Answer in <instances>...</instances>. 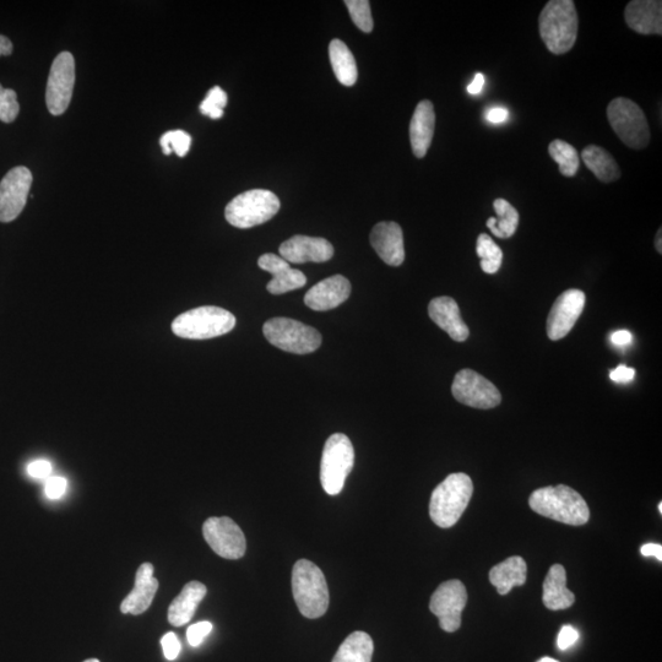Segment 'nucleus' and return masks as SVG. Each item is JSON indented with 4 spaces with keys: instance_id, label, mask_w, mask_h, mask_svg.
<instances>
[{
    "instance_id": "28",
    "label": "nucleus",
    "mask_w": 662,
    "mask_h": 662,
    "mask_svg": "<svg viewBox=\"0 0 662 662\" xmlns=\"http://www.w3.org/2000/svg\"><path fill=\"white\" fill-rule=\"evenodd\" d=\"M329 58L335 77L344 86H354L358 78L354 54L341 40H333L329 45Z\"/></svg>"
},
{
    "instance_id": "47",
    "label": "nucleus",
    "mask_w": 662,
    "mask_h": 662,
    "mask_svg": "<svg viewBox=\"0 0 662 662\" xmlns=\"http://www.w3.org/2000/svg\"><path fill=\"white\" fill-rule=\"evenodd\" d=\"M13 42L3 35H0V57L10 56L13 53Z\"/></svg>"
},
{
    "instance_id": "49",
    "label": "nucleus",
    "mask_w": 662,
    "mask_h": 662,
    "mask_svg": "<svg viewBox=\"0 0 662 662\" xmlns=\"http://www.w3.org/2000/svg\"><path fill=\"white\" fill-rule=\"evenodd\" d=\"M537 662H560V661H558L556 659L548 658V656H546V658H542Z\"/></svg>"
},
{
    "instance_id": "22",
    "label": "nucleus",
    "mask_w": 662,
    "mask_h": 662,
    "mask_svg": "<svg viewBox=\"0 0 662 662\" xmlns=\"http://www.w3.org/2000/svg\"><path fill=\"white\" fill-rule=\"evenodd\" d=\"M428 316L454 341L464 343L469 338L468 325L460 316L458 303L450 297H437L428 306Z\"/></svg>"
},
{
    "instance_id": "8",
    "label": "nucleus",
    "mask_w": 662,
    "mask_h": 662,
    "mask_svg": "<svg viewBox=\"0 0 662 662\" xmlns=\"http://www.w3.org/2000/svg\"><path fill=\"white\" fill-rule=\"evenodd\" d=\"M607 119L613 132L629 148L642 150L650 143L647 117L636 102L618 97L607 107Z\"/></svg>"
},
{
    "instance_id": "17",
    "label": "nucleus",
    "mask_w": 662,
    "mask_h": 662,
    "mask_svg": "<svg viewBox=\"0 0 662 662\" xmlns=\"http://www.w3.org/2000/svg\"><path fill=\"white\" fill-rule=\"evenodd\" d=\"M370 240L374 251L385 264L400 267L404 263V235L396 222H379L373 227Z\"/></svg>"
},
{
    "instance_id": "4",
    "label": "nucleus",
    "mask_w": 662,
    "mask_h": 662,
    "mask_svg": "<svg viewBox=\"0 0 662 662\" xmlns=\"http://www.w3.org/2000/svg\"><path fill=\"white\" fill-rule=\"evenodd\" d=\"M474 493V484L469 475L458 472L439 484L431 496L430 517L442 529L452 528L459 522L468 508Z\"/></svg>"
},
{
    "instance_id": "25",
    "label": "nucleus",
    "mask_w": 662,
    "mask_h": 662,
    "mask_svg": "<svg viewBox=\"0 0 662 662\" xmlns=\"http://www.w3.org/2000/svg\"><path fill=\"white\" fill-rule=\"evenodd\" d=\"M206 591V586L200 582L184 585L181 594L172 601L168 609V622L175 627H183L191 622L200 602L205 598Z\"/></svg>"
},
{
    "instance_id": "48",
    "label": "nucleus",
    "mask_w": 662,
    "mask_h": 662,
    "mask_svg": "<svg viewBox=\"0 0 662 662\" xmlns=\"http://www.w3.org/2000/svg\"><path fill=\"white\" fill-rule=\"evenodd\" d=\"M661 236H662V232H661V229H660L659 232H658V235H656V238H655V248H656V251L659 252V254L662 253Z\"/></svg>"
},
{
    "instance_id": "20",
    "label": "nucleus",
    "mask_w": 662,
    "mask_h": 662,
    "mask_svg": "<svg viewBox=\"0 0 662 662\" xmlns=\"http://www.w3.org/2000/svg\"><path fill=\"white\" fill-rule=\"evenodd\" d=\"M159 590V580L154 577V566L144 563L135 575V586L126 599L123 600L121 611L124 615L138 616L149 609Z\"/></svg>"
},
{
    "instance_id": "11",
    "label": "nucleus",
    "mask_w": 662,
    "mask_h": 662,
    "mask_svg": "<svg viewBox=\"0 0 662 662\" xmlns=\"http://www.w3.org/2000/svg\"><path fill=\"white\" fill-rule=\"evenodd\" d=\"M468 602V591L460 580H448L438 586L430 602V610L438 617L444 632H457L461 626V613Z\"/></svg>"
},
{
    "instance_id": "35",
    "label": "nucleus",
    "mask_w": 662,
    "mask_h": 662,
    "mask_svg": "<svg viewBox=\"0 0 662 662\" xmlns=\"http://www.w3.org/2000/svg\"><path fill=\"white\" fill-rule=\"evenodd\" d=\"M227 105V95L224 90L215 86L206 95L205 100L200 103V111L204 116L211 119H220L224 116V108Z\"/></svg>"
},
{
    "instance_id": "36",
    "label": "nucleus",
    "mask_w": 662,
    "mask_h": 662,
    "mask_svg": "<svg viewBox=\"0 0 662 662\" xmlns=\"http://www.w3.org/2000/svg\"><path fill=\"white\" fill-rule=\"evenodd\" d=\"M20 105L18 95L12 89H4L0 85V121L3 123H12L18 118Z\"/></svg>"
},
{
    "instance_id": "10",
    "label": "nucleus",
    "mask_w": 662,
    "mask_h": 662,
    "mask_svg": "<svg viewBox=\"0 0 662 662\" xmlns=\"http://www.w3.org/2000/svg\"><path fill=\"white\" fill-rule=\"evenodd\" d=\"M75 85V59L70 52L59 53L48 75L46 103L53 116L68 110Z\"/></svg>"
},
{
    "instance_id": "32",
    "label": "nucleus",
    "mask_w": 662,
    "mask_h": 662,
    "mask_svg": "<svg viewBox=\"0 0 662 662\" xmlns=\"http://www.w3.org/2000/svg\"><path fill=\"white\" fill-rule=\"evenodd\" d=\"M477 255L481 259V268L486 274H496L502 267L503 252L497 243L486 233L477 238Z\"/></svg>"
},
{
    "instance_id": "23",
    "label": "nucleus",
    "mask_w": 662,
    "mask_h": 662,
    "mask_svg": "<svg viewBox=\"0 0 662 662\" xmlns=\"http://www.w3.org/2000/svg\"><path fill=\"white\" fill-rule=\"evenodd\" d=\"M434 128H436V113L433 103L428 100L421 101L410 123L411 148L417 159H423L430 149Z\"/></svg>"
},
{
    "instance_id": "12",
    "label": "nucleus",
    "mask_w": 662,
    "mask_h": 662,
    "mask_svg": "<svg viewBox=\"0 0 662 662\" xmlns=\"http://www.w3.org/2000/svg\"><path fill=\"white\" fill-rule=\"evenodd\" d=\"M452 393L459 403L481 410L496 408L502 401L496 385L472 370H461L455 376Z\"/></svg>"
},
{
    "instance_id": "27",
    "label": "nucleus",
    "mask_w": 662,
    "mask_h": 662,
    "mask_svg": "<svg viewBox=\"0 0 662 662\" xmlns=\"http://www.w3.org/2000/svg\"><path fill=\"white\" fill-rule=\"evenodd\" d=\"M582 159L586 167L602 183H612L621 177V168L609 151L598 145H589L583 150Z\"/></svg>"
},
{
    "instance_id": "33",
    "label": "nucleus",
    "mask_w": 662,
    "mask_h": 662,
    "mask_svg": "<svg viewBox=\"0 0 662 662\" xmlns=\"http://www.w3.org/2000/svg\"><path fill=\"white\" fill-rule=\"evenodd\" d=\"M160 144L165 155L176 153L179 157H184L191 149L192 137L183 130H171V132L162 135Z\"/></svg>"
},
{
    "instance_id": "31",
    "label": "nucleus",
    "mask_w": 662,
    "mask_h": 662,
    "mask_svg": "<svg viewBox=\"0 0 662 662\" xmlns=\"http://www.w3.org/2000/svg\"><path fill=\"white\" fill-rule=\"evenodd\" d=\"M548 154L560 166L564 177H574L579 171L580 161L578 151L566 141L556 139L548 146Z\"/></svg>"
},
{
    "instance_id": "24",
    "label": "nucleus",
    "mask_w": 662,
    "mask_h": 662,
    "mask_svg": "<svg viewBox=\"0 0 662 662\" xmlns=\"http://www.w3.org/2000/svg\"><path fill=\"white\" fill-rule=\"evenodd\" d=\"M542 601L546 609L551 611L567 610L573 606L575 595L567 589V573L561 564H555L548 571Z\"/></svg>"
},
{
    "instance_id": "6",
    "label": "nucleus",
    "mask_w": 662,
    "mask_h": 662,
    "mask_svg": "<svg viewBox=\"0 0 662 662\" xmlns=\"http://www.w3.org/2000/svg\"><path fill=\"white\" fill-rule=\"evenodd\" d=\"M280 206V200L273 192L252 189L233 198L226 206L225 216L227 222L237 229H251L273 219Z\"/></svg>"
},
{
    "instance_id": "51",
    "label": "nucleus",
    "mask_w": 662,
    "mask_h": 662,
    "mask_svg": "<svg viewBox=\"0 0 662 662\" xmlns=\"http://www.w3.org/2000/svg\"><path fill=\"white\" fill-rule=\"evenodd\" d=\"M659 512H660V514H662V503L661 502L659 503Z\"/></svg>"
},
{
    "instance_id": "40",
    "label": "nucleus",
    "mask_w": 662,
    "mask_h": 662,
    "mask_svg": "<svg viewBox=\"0 0 662 662\" xmlns=\"http://www.w3.org/2000/svg\"><path fill=\"white\" fill-rule=\"evenodd\" d=\"M579 632L572 626H563L558 634L557 645L561 650H567L578 642Z\"/></svg>"
},
{
    "instance_id": "37",
    "label": "nucleus",
    "mask_w": 662,
    "mask_h": 662,
    "mask_svg": "<svg viewBox=\"0 0 662 662\" xmlns=\"http://www.w3.org/2000/svg\"><path fill=\"white\" fill-rule=\"evenodd\" d=\"M211 631H213V624L210 622L205 621L193 624L187 631L188 643L191 644V647H199Z\"/></svg>"
},
{
    "instance_id": "18",
    "label": "nucleus",
    "mask_w": 662,
    "mask_h": 662,
    "mask_svg": "<svg viewBox=\"0 0 662 662\" xmlns=\"http://www.w3.org/2000/svg\"><path fill=\"white\" fill-rule=\"evenodd\" d=\"M350 295V281L343 275H334L314 285L306 293L305 303L313 311L325 312L343 305Z\"/></svg>"
},
{
    "instance_id": "16",
    "label": "nucleus",
    "mask_w": 662,
    "mask_h": 662,
    "mask_svg": "<svg viewBox=\"0 0 662 662\" xmlns=\"http://www.w3.org/2000/svg\"><path fill=\"white\" fill-rule=\"evenodd\" d=\"M282 259L287 263H324L334 257V247L325 238L297 235L281 244Z\"/></svg>"
},
{
    "instance_id": "41",
    "label": "nucleus",
    "mask_w": 662,
    "mask_h": 662,
    "mask_svg": "<svg viewBox=\"0 0 662 662\" xmlns=\"http://www.w3.org/2000/svg\"><path fill=\"white\" fill-rule=\"evenodd\" d=\"M27 472L34 479H48L52 472V464L47 460H36L27 466Z\"/></svg>"
},
{
    "instance_id": "45",
    "label": "nucleus",
    "mask_w": 662,
    "mask_h": 662,
    "mask_svg": "<svg viewBox=\"0 0 662 662\" xmlns=\"http://www.w3.org/2000/svg\"><path fill=\"white\" fill-rule=\"evenodd\" d=\"M640 552L644 557H655L656 560L662 561V547L658 544H647L640 548Z\"/></svg>"
},
{
    "instance_id": "43",
    "label": "nucleus",
    "mask_w": 662,
    "mask_h": 662,
    "mask_svg": "<svg viewBox=\"0 0 662 662\" xmlns=\"http://www.w3.org/2000/svg\"><path fill=\"white\" fill-rule=\"evenodd\" d=\"M509 112L504 107H493L486 113V119L493 124H501L507 121Z\"/></svg>"
},
{
    "instance_id": "19",
    "label": "nucleus",
    "mask_w": 662,
    "mask_h": 662,
    "mask_svg": "<svg viewBox=\"0 0 662 662\" xmlns=\"http://www.w3.org/2000/svg\"><path fill=\"white\" fill-rule=\"evenodd\" d=\"M260 269L268 271L273 279L267 285V290L273 295L302 289L307 284L306 275L302 271L292 269L290 263L273 253L263 254L258 260Z\"/></svg>"
},
{
    "instance_id": "21",
    "label": "nucleus",
    "mask_w": 662,
    "mask_h": 662,
    "mask_svg": "<svg viewBox=\"0 0 662 662\" xmlns=\"http://www.w3.org/2000/svg\"><path fill=\"white\" fill-rule=\"evenodd\" d=\"M624 20L640 35L662 34V3L660 0H633L624 10Z\"/></svg>"
},
{
    "instance_id": "3",
    "label": "nucleus",
    "mask_w": 662,
    "mask_h": 662,
    "mask_svg": "<svg viewBox=\"0 0 662 662\" xmlns=\"http://www.w3.org/2000/svg\"><path fill=\"white\" fill-rule=\"evenodd\" d=\"M292 593L302 616L316 620L327 613L330 601L327 579L313 562H296L292 571Z\"/></svg>"
},
{
    "instance_id": "1",
    "label": "nucleus",
    "mask_w": 662,
    "mask_h": 662,
    "mask_svg": "<svg viewBox=\"0 0 662 662\" xmlns=\"http://www.w3.org/2000/svg\"><path fill=\"white\" fill-rule=\"evenodd\" d=\"M529 506L542 517L567 525L582 526L590 519L585 499L566 485L535 490L529 498Z\"/></svg>"
},
{
    "instance_id": "15",
    "label": "nucleus",
    "mask_w": 662,
    "mask_h": 662,
    "mask_svg": "<svg viewBox=\"0 0 662 662\" xmlns=\"http://www.w3.org/2000/svg\"><path fill=\"white\" fill-rule=\"evenodd\" d=\"M585 293L572 289L562 293L552 306L547 318V335L553 341L569 334L584 311Z\"/></svg>"
},
{
    "instance_id": "39",
    "label": "nucleus",
    "mask_w": 662,
    "mask_h": 662,
    "mask_svg": "<svg viewBox=\"0 0 662 662\" xmlns=\"http://www.w3.org/2000/svg\"><path fill=\"white\" fill-rule=\"evenodd\" d=\"M67 491V480L61 476L48 477L45 492L50 499H59Z\"/></svg>"
},
{
    "instance_id": "26",
    "label": "nucleus",
    "mask_w": 662,
    "mask_h": 662,
    "mask_svg": "<svg viewBox=\"0 0 662 662\" xmlns=\"http://www.w3.org/2000/svg\"><path fill=\"white\" fill-rule=\"evenodd\" d=\"M526 575V562L522 557L514 556L491 569L490 582L496 586L499 595H507L514 586H523L526 583Z\"/></svg>"
},
{
    "instance_id": "42",
    "label": "nucleus",
    "mask_w": 662,
    "mask_h": 662,
    "mask_svg": "<svg viewBox=\"0 0 662 662\" xmlns=\"http://www.w3.org/2000/svg\"><path fill=\"white\" fill-rule=\"evenodd\" d=\"M634 377H636V371L624 365L618 366L610 373V378L616 383L626 384L632 382Z\"/></svg>"
},
{
    "instance_id": "30",
    "label": "nucleus",
    "mask_w": 662,
    "mask_h": 662,
    "mask_svg": "<svg viewBox=\"0 0 662 662\" xmlns=\"http://www.w3.org/2000/svg\"><path fill=\"white\" fill-rule=\"evenodd\" d=\"M493 208H495L497 217H490L487 220V227L496 237L508 240L515 235L518 229V210L504 199H496Z\"/></svg>"
},
{
    "instance_id": "46",
    "label": "nucleus",
    "mask_w": 662,
    "mask_h": 662,
    "mask_svg": "<svg viewBox=\"0 0 662 662\" xmlns=\"http://www.w3.org/2000/svg\"><path fill=\"white\" fill-rule=\"evenodd\" d=\"M485 86V77L482 73H476L474 80L468 86V92L470 95H479L482 89Z\"/></svg>"
},
{
    "instance_id": "34",
    "label": "nucleus",
    "mask_w": 662,
    "mask_h": 662,
    "mask_svg": "<svg viewBox=\"0 0 662 662\" xmlns=\"http://www.w3.org/2000/svg\"><path fill=\"white\" fill-rule=\"evenodd\" d=\"M345 5L358 29L365 34H371L374 25L370 2L368 0H346Z\"/></svg>"
},
{
    "instance_id": "2",
    "label": "nucleus",
    "mask_w": 662,
    "mask_h": 662,
    "mask_svg": "<svg viewBox=\"0 0 662 662\" xmlns=\"http://www.w3.org/2000/svg\"><path fill=\"white\" fill-rule=\"evenodd\" d=\"M579 19L573 0H551L542 9L539 31L547 50L553 54L567 53L577 42Z\"/></svg>"
},
{
    "instance_id": "14",
    "label": "nucleus",
    "mask_w": 662,
    "mask_h": 662,
    "mask_svg": "<svg viewBox=\"0 0 662 662\" xmlns=\"http://www.w3.org/2000/svg\"><path fill=\"white\" fill-rule=\"evenodd\" d=\"M29 168L18 166L10 170L0 182V222L18 219L24 210L32 186Z\"/></svg>"
},
{
    "instance_id": "13",
    "label": "nucleus",
    "mask_w": 662,
    "mask_h": 662,
    "mask_svg": "<svg viewBox=\"0 0 662 662\" xmlns=\"http://www.w3.org/2000/svg\"><path fill=\"white\" fill-rule=\"evenodd\" d=\"M203 535L211 550L226 560H240L246 555V536L230 518H209L203 525Z\"/></svg>"
},
{
    "instance_id": "50",
    "label": "nucleus",
    "mask_w": 662,
    "mask_h": 662,
    "mask_svg": "<svg viewBox=\"0 0 662 662\" xmlns=\"http://www.w3.org/2000/svg\"><path fill=\"white\" fill-rule=\"evenodd\" d=\"M84 662H100V661L97 660V659H89V660H86V661H84Z\"/></svg>"
},
{
    "instance_id": "44",
    "label": "nucleus",
    "mask_w": 662,
    "mask_h": 662,
    "mask_svg": "<svg viewBox=\"0 0 662 662\" xmlns=\"http://www.w3.org/2000/svg\"><path fill=\"white\" fill-rule=\"evenodd\" d=\"M611 341L616 346H627L632 343V334L628 330H618L611 335Z\"/></svg>"
},
{
    "instance_id": "7",
    "label": "nucleus",
    "mask_w": 662,
    "mask_h": 662,
    "mask_svg": "<svg viewBox=\"0 0 662 662\" xmlns=\"http://www.w3.org/2000/svg\"><path fill=\"white\" fill-rule=\"evenodd\" d=\"M355 463V450L350 438L343 433H335L325 443L322 463H320V482L330 496L343 491L347 476Z\"/></svg>"
},
{
    "instance_id": "38",
    "label": "nucleus",
    "mask_w": 662,
    "mask_h": 662,
    "mask_svg": "<svg viewBox=\"0 0 662 662\" xmlns=\"http://www.w3.org/2000/svg\"><path fill=\"white\" fill-rule=\"evenodd\" d=\"M161 645L167 660H176L181 653L182 645L175 633L165 634L161 639Z\"/></svg>"
},
{
    "instance_id": "29",
    "label": "nucleus",
    "mask_w": 662,
    "mask_h": 662,
    "mask_svg": "<svg viewBox=\"0 0 662 662\" xmlns=\"http://www.w3.org/2000/svg\"><path fill=\"white\" fill-rule=\"evenodd\" d=\"M373 639L365 632H354L340 645L333 662H372Z\"/></svg>"
},
{
    "instance_id": "5",
    "label": "nucleus",
    "mask_w": 662,
    "mask_h": 662,
    "mask_svg": "<svg viewBox=\"0 0 662 662\" xmlns=\"http://www.w3.org/2000/svg\"><path fill=\"white\" fill-rule=\"evenodd\" d=\"M236 318L224 308L205 306L181 314L172 323V331L179 338L206 340L230 333Z\"/></svg>"
},
{
    "instance_id": "9",
    "label": "nucleus",
    "mask_w": 662,
    "mask_h": 662,
    "mask_svg": "<svg viewBox=\"0 0 662 662\" xmlns=\"http://www.w3.org/2000/svg\"><path fill=\"white\" fill-rule=\"evenodd\" d=\"M263 333L271 345L291 354H311L322 345V335L317 329L290 318L269 319Z\"/></svg>"
}]
</instances>
